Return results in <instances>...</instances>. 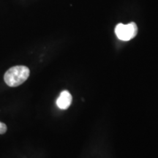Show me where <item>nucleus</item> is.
Returning <instances> with one entry per match:
<instances>
[{
  "mask_svg": "<svg viewBox=\"0 0 158 158\" xmlns=\"http://www.w3.org/2000/svg\"><path fill=\"white\" fill-rule=\"evenodd\" d=\"M29 74L30 71L27 67L23 65L14 66L5 73L4 80L9 86L15 87L24 83L29 78Z\"/></svg>",
  "mask_w": 158,
  "mask_h": 158,
  "instance_id": "nucleus-1",
  "label": "nucleus"
},
{
  "mask_svg": "<svg viewBox=\"0 0 158 158\" xmlns=\"http://www.w3.org/2000/svg\"><path fill=\"white\" fill-rule=\"evenodd\" d=\"M138 33L136 23L131 22L128 24L118 23L115 28V34L118 39L123 41H128L134 38Z\"/></svg>",
  "mask_w": 158,
  "mask_h": 158,
  "instance_id": "nucleus-2",
  "label": "nucleus"
},
{
  "mask_svg": "<svg viewBox=\"0 0 158 158\" xmlns=\"http://www.w3.org/2000/svg\"><path fill=\"white\" fill-rule=\"evenodd\" d=\"M72 95H71L70 92L68 91L64 90L61 92L60 95L57 99L56 105L60 109H68L70 107L71 103H72Z\"/></svg>",
  "mask_w": 158,
  "mask_h": 158,
  "instance_id": "nucleus-3",
  "label": "nucleus"
},
{
  "mask_svg": "<svg viewBox=\"0 0 158 158\" xmlns=\"http://www.w3.org/2000/svg\"><path fill=\"white\" fill-rule=\"evenodd\" d=\"M6 131H7V126H6V124L0 122V135L5 133Z\"/></svg>",
  "mask_w": 158,
  "mask_h": 158,
  "instance_id": "nucleus-4",
  "label": "nucleus"
}]
</instances>
